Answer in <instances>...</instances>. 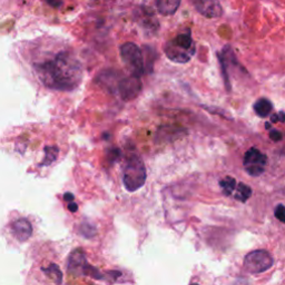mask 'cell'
<instances>
[{
    "instance_id": "19",
    "label": "cell",
    "mask_w": 285,
    "mask_h": 285,
    "mask_svg": "<svg viewBox=\"0 0 285 285\" xmlns=\"http://www.w3.org/2000/svg\"><path fill=\"white\" fill-rule=\"evenodd\" d=\"M46 2L48 3L50 7L54 8H59L62 5V0H46Z\"/></svg>"
},
{
    "instance_id": "11",
    "label": "cell",
    "mask_w": 285,
    "mask_h": 285,
    "mask_svg": "<svg viewBox=\"0 0 285 285\" xmlns=\"http://www.w3.org/2000/svg\"><path fill=\"white\" fill-rule=\"evenodd\" d=\"M273 110V104L267 98H260L254 104V112L261 118L267 117Z\"/></svg>"
},
{
    "instance_id": "6",
    "label": "cell",
    "mask_w": 285,
    "mask_h": 285,
    "mask_svg": "<svg viewBox=\"0 0 285 285\" xmlns=\"http://www.w3.org/2000/svg\"><path fill=\"white\" fill-rule=\"evenodd\" d=\"M267 164V157L265 154L260 152L259 149L255 147L249 148L246 153H245L243 165L244 168L248 175L253 177H257L262 175L265 171Z\"/></svg>"
},
{
    "instance_id": "12",
    "label": "cell",
    "mask_w": 285,
    "mask_h": 285,
    "mask_svg": "<svg viewBox=\"0 0 285 285\" xmlns=\"http://www.w3.org/2000/svg\"><path fill=\"white\" fill-rule=\"evenodd\" d=\"M252 195V188L244 183H239L236 186V191H235V200L245 203L249 197Z\"/></svg>"
},
{
    "instance_id": "3",
    "label": "cell",
    "mask_w": 285,
    "mask_h": 285,
    "mask_svg": "<svg viewBox=\"0 0 285 285\" xmlns=\"http://www.w3.org/2000/svg\"><path fill=\"white\" fill-rule=\"evenodd\" d=\"M146 168L140 156L134 155L126 162L124 172H122V182L127 191L135 192L141 188L146 182Z\"/></svg>"
},
{
    "instance_id": "2",
    "label": "cell",
    "mask_w": 285,
    "mask_h": 285,
    "mask_svg": "<svg viewBox=\"0 0 285 285\" xmlns=\"http://www.w3.org/2000/svg\"><path fill=\"white\" fill-rule=\"evenodd\" d=\"M165 55L169 61L176 64H186L191 61L196 53V45L194 42L191 31L177 35L166 42L164 47Z\"/></svg>"
},
{
    "instance_id": "14",
    "label": "cell",
    "mask_w": 285,
    "mask_h": 285,
    "mask_svg": "<svg viewBox=\"0 0 285 285\" xmlns=\"http://www.w3.org/2000/svg\"><path fill=\"white\" fill-rule=\"evenodd\" d=\"M217 57H219V62H220V67L222 71V76H223L225 88H226V92L229 93L232 90V87H231V81H229V76H228V71H227L228 64H227V61H225V58L222 56V54H217Z\"/></svg>"
},
{
    "instance_id": "21",
    "label": "cell",
    "mask_w": 285,
    "mask_h": 285,
    "mask_svg": "<svg viewBox=\"0 0 285 285\" xmlns=\"http://www.w3.org/2000/svg\"><path fill=\"white\" fill-rule=\"evenodd\" d=\"M265 128L271 130V124H268V122H266V124H265Z\"/></svg>"
},
{
    "instance_id": "4",
    "label": "cell",
    "mask_w": 285,
    "mask_h": 285,
    "mask_svg": "<svg viewBox=\"0 0 285 285\" xmlns=\"http://www.w3.org/2000/svg\"><path fill=\"white\" fill-rule=\"evenodd\" d=\"M122 61L132 76L142 77L145 73L144 55L140 47L134 42H126L121 47Z\"/></svg>"
},
{
    "instance_id": "10",
    "label": "cell",
    "mask_w": 285,
    "mask_h": 285,
    "mask_svg": "<svg viewBox=\"0 0 285 285\" xmlns=\"http://www.w3.org/2000/svg\"><path fill=\"white\" fill-rule=\"evenodd\" d=\"M182 0H156L157 11L164 16L174 15L181 6Z\"/></svg>"
},
{
    "instance_id": "8",
    "label": "cell",
    "mask_w": 285,
    "mask_h": 285,
    "mask_svg": "<svg viewBox=\"0 0 285 285\" xmlns=\"http://www.w3.org/2000/svg\"><path fill=\"white\" fill-rule=\"evenodd\" d=\"M191 1L197 13L206 18H219L223 14V8L217 0H191Z\"/></svg>"
},
{
    "instance_id": "18",
    "label": "cell",
    "mask_w": 285,
    "mask_h": 285,
    "mask_svg": "<svg viewBox=\"0 0 285 285\" xmlns=\"http://www.w3.org/2000/svg\"><path fill=\"white\" fill-rule=\"evenodd\" d=\"M272 122H285V114L283 112H280L279 114H274L271 116Z\"/></svg>"
},
{
    "instance_id": "16",
    "label": "cell",
    "mask_w": 285,
    "mask_h": 285,
    "mask_svg": "<svg viewBox=\"0 0 285 285\" xmlns=\"http://www.w3.org/2000/svg\"><path fill=\"white\" fill-rule=\"evenodd\" d=\"M274 215L276 219L285 224V206L282 204H279L274 209Z\"/></svg>"
},
{
    "instance_id": "20",
    "label": "cell",
    "mask_w": 285,
    "mask_h": 285,
    "mask_svg": "<svg viewBox=\"0 0 285 285\" xmlns=\"http://www.w3.org/2000/svg\"><path fill=\"white\" fill-rule=\"evenodd\" d=\"M68 208H69V211H71V212H76L77 211V205L76 204H70L68 206Z\"/></svg>"
},
{
    "instance_id": "7",
    "label": "cell",
    "mask_w": 285,
    "mask_h": 285,
    "mask_svg": "<svg viewBox=\"0 0 285 285\" xmlns=\"http://www.w3.org/2000/svg\"><path fill=\"white\" fill-rule=\"evenodd\" d=\"M142 88V84L140 77L130 76L121 79L118 82V92L121 94L122 101L130 102L138 97Z\"/></svg>"
},
{
    "instance_id": "1",
    "label": "cell",
    "mask_w": 285,
    "mask_h": 285,
    "mask_svg": "<svg viewBox=\"0 0 285 285\" xmlns=\"http://www.w3.org/2000/svg\"><path fill=\"white\" fill-rule=\"evenodd\" d=\"M35 74L43 86L58 92H71L82 81V66L73 54L59 51L53 58L35 62Z\"/></svg>"
},
{
    "instance_id": "5",
    "label": "cell",
    "mask_w": 285,
    "mask_h": 285,
    "mask_svg": "<svg viewBox=\"0 0 285 285\" xmlns=\"http://www.w3.org/2000/svg\"><path fill=\"white\" fill-rule=\"evenodd\" d=\"M273 264H274V259L270 252L265 249H255L249 252L244 259L245 270L252 274H260L270 270Z\"/></svg>"
},
{
    "instance_id": "22",
    "label": "cell",
    "mask_w": 285,
    "mask_h": 285,
    "mask_svg": "<svg viewBox=\"0 0 285 285\" xmlns=\"http://www.w3.org/2000/svg\"><path fill=\"white\" fill-rule=\"evenodd\" d=\"M191 285H200V284H197V283H192Z\"/></svg>"
},
{
    "instance_id": "17",
    "label": "cell",
    "mask_w": 285,
    "mask_h": 285,
    "mask_svg": "<svg viewBox=\"0 0 285 285\" xmlns=\"http://www.w3.org/2000/svg\"><path fill=\"white\" fill-rule=\"evenodd\" d=\"M270 138L273 142H280V141H282L283 134L276 129H271L270 130Z\"/></svg>"
},
{
    "instance_id": "9",
    "label": "cell",
    "mask_w": 285,
    "mask_h": 285,
    "mask_svg": "<svg viewBox=\"0 0 285 285\" xmlns=\"http://www.w3.org/2000/svg\"><path fill=\"white\" fill-rule=\"evenodd\" d=\"M11 229H13L14 236L18 241H23L28 240L31 236V233H33V228H31L30 223L25 219L15 221L13 224H11Z\"/></svg>"
},
{
    "instance_id": "15",
    "label": "cell",
    "mask_w": 285,
    "mask_h": 285,
    "mask_svg": "<svg viewBox=\"0 0 285 285\" xmlns=\"http://www.w3.org/2000/svg\"><path fill=\"white\" fill-rule=\"evenodd\" d=\"M59 149L56 146H47L45 147V158H43L41 166H48L53 164L58 157Z\"/></svg>"
},
{
    "instance_id": "13",
    "label": "cell",
    "mask_w": 285,
    "mask_h": 285,
    "mask_svg": "<svg viewBox=\"0 0 285 285\" xmlns=\"http://www.w3.org/2000/svg\"><path fill=\"white\" fill-rule=\"evenodd\" d=\"M220 186L222 188V192L225 196H231L232 193L236 189V181L233 177H225L220 182Z\"/></svg>"
}]
</instances>
